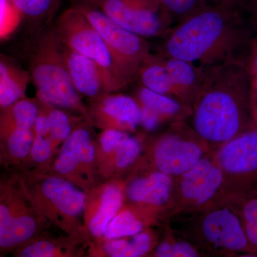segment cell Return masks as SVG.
<instances>
[{
	"label": "cell",
	"mask_w": 257,
	"mask_h": 257,
	"mask_svg": "<svg viewBox=\"0 0 257 257\" xmlns=\"http://www.w3.org/2000/svg\"><path fill=\"white\" fill-rule=\"evenodd\" d=\"M204 71L189 125L212 152L257 125L246 62L229 61Z\"/></svg>",
	"instance_id": "cell-1"
},
{
	"label": "cell",
	"mask_w": 257,
	"mask_h": 257,
	"mask_svg": "<svg viewBox=\"0 0 257 257\" xmlns=\"http://www.w3.org/2000/svg\"><path fill=\"white\" fill-rule=\"evenodd\" d=\"M253 32L234 10L202 6L172 28L162 56L204 69L229 61L246 62Z\"/></svg>",
	"instance_id": "cell-2"
},
{
	"label": "cell",
	"mask_w": 257,
	"mask_h": 257,
	"mask_svg": "<svg viewBox=\"0 0 257 257\" xmlns=\"http://www.w3.org/2000/svg\"><path fill=\"white\" fill-rule=\"evenodd\" d=\"M176 215L183 217V226L172 229L194 243L203 256H257L248 241L239 204L219 202L203 210Z\"/></svg>",
	"instance_id": "cell-3"
},
{
	"label": "cell",
	"mask_w": 257,
	"mask_h": 257,
	"mask_svg": "<svg viewBox=\"0 0 257 257\" xmlns=\"http://www.w3.org/2000/svg\"><path fill=\"white\" fill-rule=\"evenodd\" d=\"M32 47L30 72L39 100L77 113L89 121L87 106L74 87L64 45L55 28L43 30Z\"/></svg>",
	"instance_id": "cell-4"
},
{
	"label": "cell",
	"mask_w": 257,
	"mask_h": 257,
	"mask_svg": "<svg viewBox=\"0 0 257 257\" xmlns=\"http://www.w3.org/2000/svg\"><path fill=\"white\" fill-rule=\"evenodd\" d=\"M25 190L39 211L66 234L87 243L84 226L86 193L58 176L45 171L22 170L17 172Z\"/></svg>",
	"instance_id": "cell-5"
},
{
	"label": "cell",
	"mask_w": 257,
	"mask_h": 257,
	"mask_svg": "<svg viewBox=\"0 0 257 257\" xmlns=\"http://www.w3.org/2000/svg\"><path fill=\"white\" fill-rule=\"evenodd\" d=\"M50 221L39 211L15 172L0 182V250L13 253L42 235Z\"/></svg>",
	"instance_id": "cell-6"
},
{
	"label": "cell",
	"mask_w": 257,
	"mask_h": 257,
	"mask_svg": "<svg viewBox=\"0 0 257 257\" xmlns=\"http://www.w3.org/2000/svg\"><path fill=\"white\" fill-rule=\"evenodd\" d=\"M207 143L182 120L150 144L128 175L144 170L160 171L177 177L211 153Z\"/></svg>",
	"instance_id": "cell-7"
},
{
	"label": "cell",
	"mask_w": 257,
	"mask_h": 257,
	"mask_svg": "<svg viewBox=\"0 0 257 257\" xmlns=\"http://www.w3.org/2000/svg\"><path fill=\"white\" fill-rule=\"evenodd\" d=\"M211 153L224 177L219 202L239 204L257 197V127Z\"/></svg>",
	"instance_id": "cell-8"
},
{
	"label": "cell",
	"mask_w": 257,
	"mask_h": 257,
	"mask_svg": "<svg viewBox=\"0 0 257 257\" xmlns=\"http://www.w3.org/2000/svg\"><path fill=\"white\" fill-rule=\"evenodd\" d=\"M54 28L66 47L94 61L100 67L110 92L130 84L102 37L77 8L72 6L63 12Z\"/></svg>",
	"instance_id": "cell-9"
},
{
	"label": "cell",
	"mask_w": 257,
	"mask_h": 257,
	"mask_svg": "<svg viewBox=\"0 0 257 257\" xmlns=\"http://www.w3.org/2000/svg\"><path fill=\"white\" fill-rule=\"evenodd\" d=\"M72 6L80 11L100 35L128 80L133 82L150 55L148 42L114 21L93 0H74Z\"/></svg>",
	"instance_id": "cell-10"
},
{
	"label": "cell",
	"mask_w": 257,
	"mask_h": 257,
	"mask_svg": "<svg viewBox=\"0 0 257 257\" xmlns=\"http://www.w3.org/2000/svg\"><path fill=\"white\" fill-rule=\"evenodd\" d=\"M92 125L83 119L61 146L45 172L62 177L87 192L101 182L95 163V141Z\"/></svg>",
	"instance_id": "cell-11"
},
{
	"label": "cell",
	"mask_w": 257,
	"mask_h": 257,
	"mask_svg": "<svg viewBox=\"0 0 257 257\" xmlns=\"http://www.w3.org/2000/svg\"><path fill=\"white\" fill-rule=\"evenodd\" d=\"M174 179L170 219L176 214L203 210L220 202L224 177L211 152L191 170Z\"/></svg>",
	"instance_id": "cell-12"
},
{
	"label": "cell",
	"mask_w": 257,
	"mask_h": 257,
	"mask_svg": "<svg viewBox=\"0 0 257 257\" xmlns=\"http://www.w3.org/2000/svg\"><path fill=\"white\" fill-rule=\"evenodd\" d=\"M126 178L101 181L86 192L84 226L90 256H99L106 228L125 201Z\"/></svg>",
	"instance_id": "cell-13"
},
{
	"label": "cell",
	"mask_w": 257,
	"mask_h": 257,
	"mask_svg": "<svg viewBox=\"0 0 257 257\" xmlns=\"http://www.w3.org/2000/svg\"><path fill=\"white\" fill-rule=\"evenodd\" d=\"M108 16L144 37L167 35L172 16L159 0H93Z\"/></svg>",
	"instance_id": "cell-14"
},
{
	"label": "cell",
	"mask_w": 257,
	"mask_h": 257,
	"mask_svg": "<svg viewBox=\"0 0 257 257\" xmlns=\"http://www.w3.org/2000/svg\"><path fill=\"white\" fill-rule=\"evenodd\" d=\"M175 179L160 171L149 170L126 177L124 202L160 218L170 219Z\"/></svg>",
	"instance_id": "cell-15"
},
{
	"label": "cell",
	"mask_w": 257,
	"mask_h": 257,
	"mask_svg": "<svg viewBox=\"0 0 257 257\" xmlns=\"http://www.w3.org/2000/svg\"><path fill=\"white\" fill-rule=\"evenodd\" d=\"M111 93L92 100L87 106L89 123L103 130L134 133L141 120L138 101L130 96Z\"/></svg>",
	"instance_id": "cell-16"
},
{
	"label": "cell",
	"mask_w": 257,
	"mask_h": 257,
	"mask_svg": "<svg viewBox=\"0 0 257 257\" xmlns=\"http://www.w3.org/2000/svg\"><path fill=\"white\" fill-rule=\"evenodd\" d=\"M64 53L71 79L81 95L94 100L104 94L111 93L102 70L94 61L70 50L65 45Z\"/></svg>",
	"instance_id": "cell-17"
},
{
	"label": "cell",
	"mask_w": 257,
	"mask_h": 257,
	"mask_svg": "<svg viewBox=\"0 0 257 257\" xmlns=\"http://www.w3.org/2000/svg\"><path fill=\"white\" fill-rule=\"evenodd\" d=\"M165 59L173 88L174 98L192 109L204 82V69L187 61L170 57Z\"/></svg>",
	"instance_id": "cell-18"
},
{
	"label": "cell",
	"mask_w": 257,
	"mask_h": 257,
	"mask_svg": "<svg viewBox=\"0 0 257 257\" xmlns=\"http://www.w3.org/2000/svg\"><path fill=\"white\" fill-rule=\"evenodd\" d=\"M87 243L72 235L63 237H52L47 234L18 248L16 257H79L84 256Z\"/></svg>",
	"instance_id": "cell-19"
},
{
	"label": "cell",
	"mask_w": 257,
	"mask_h": 257,
	"mask_svg": "<svg viewBox=\"0 0 257 257\" xmlns=\"http://www.w3.org/2000/svg\"><path fill=\"white\" fill-rule=\"evenodd\" d=\"M162 221L157 216L124 202L108 225L102 243L107 240L133 236L157 226Z\"/></svg>",
	"instance_id": "cell-20"
},
{
	"label": "cell",
	"mask_w": 257,
	"mask_h": 257,
	"mask_svg": "<svg viewBox=\"0 0 257 257\" xmlns=\"http://www.w3.org/2000/svg\"><path fill=\"white\" fill-rule=\"evenodd\" d=\"M159 240L158 232L152 226L133 236L104 241L101 244L99 256H149L152 254Z\"/></svg>",
	"instance_id": "cell-21"
},
{
	"label": "cell",
	"mask_w": 257,
	"mask_h": 257,
	"mask_svg": "<svg viewBox=\"0 0 257 257\" xmlns=\"http://www.w3.org/2000/svg\"><path fill=\"white\" fill-rule=\"evenodd\" d=\"M30 72L1 55L0 60V107H8L26 97Z\"/></svg>",
	"instance_id": "cell-22"
},
{
	"label": "cell",
	"mask_w": 257,
	"mask_h": 257,
	"mask_svg": "<svg viewBox=\"0 0 257 257\" xmlns=\"http://www.w3.org/2000/svg\"><path fill=\"white\" fill-rule=\"evenodd\" d=\"M35 139L34 128H15L1 140V163L23 170L30 157Z\"/></svg>",
	"instance_id": "cell-23"
},
{
	"label": "cell",
	"mask_w": 257,
	"mask_h": 257,
	"mask_svg": "<svg viewBox=\"0 0 257 257\" xmlns=\"http://www.w3.org/2000/svg\"><path fill=\"white\" fill-rule=\"evenodd\" d=\"M35 139L31 153L23 170H45L55 158L52 136L46 112L40 105V111L35 126Z\"/></svg>",
	"instance_id": "cell-24"
},
{
	"label": "cell",
	"mask_w": 257,
	"mask_h": 257,
	"mask_svg": "<svg viewBox=\"0 0 257 257\" xmlns=\"http://www.w3.org/2000/svg\"><path fill=\"white\" fill-rule=\"evenodd\" d=\"M40 111L38 99L25 97L8 107L1 109L0 138L15 128H32Z\"/></svg>",
	"instance_id": "cell-25"
},
{
	"label": "cell",
	"mask_w": 257,
	"mask_h": 257,
	"mask_svg": "<svg viewBox=\"0 0 257 257\" xmlns=\"http://www.w3.org/2000/svg\"><path fill=\"white\" fill-rule=\"evenodd\" d=\"M140 105L155 111L164 121L190 115L192 109L183 105L172 96L150 90L148 88H140L137 95Z\"/></svg>",
	"instance_id": "cell-26"
},
{
	"label": "cell",
	"mask_w": 257,
	"mask_h": 257,
	"mask_svg": "<svg viewBox=\"0 0 257 257\" xmlns=\"http://www.w3.org/2000/svg\"><path fill=\"white\" fill-rule=\"evenodd\" d=\"M144 87L154 92L173 96V88L166 67L165 57L150 54L140 67L138 72Z\"/></svg>",
	"instance_id": "cell-27"
},
{
	"label": "cell",
	"mask_w": 257,
	"mask_h": 257,
	"mask_svg": "<svg viewBox=\"0 0 257 257\" xmlns=\"http://www.w3.org/2000/svg\"><path fill=\"white\" fill-rule=\"evenodd\" d=\"M165 234L159 240L151 256L156 257L203 256L202 252L190 241L177 233L168 221L165 223Z\"/></svg>",
	"instance_id": "cell-28"
},
{
	"label": "cell",
	"mask_w": 257,
	"mask_h": 257,
	"mask_svg": "<svg viewBox=\"0 0 257 257\" xmlns=\"http://www.w3.org/2000/svg\"><path fill=\"white\" fill-rule=\"evenodd\" d=\"M39 101L40 105L46 112L47 118H48L51 136H52V147L56 156L62 144L70 136L74 126L84 119L74 121L73 119L66 112L65 109L51 105L44 101L40 100Z\"/></svg>",
	"instance_id": "cell-29"
},
{
	"label": "cell",
	"mask_w": 257,
	"mask_h": 257,
	"mask_svg": "<svg viewBox=\"0 0 257 257\" xmlns=\"http://www.w3.org/2000/svg\"><path fill=\"white\" fill-rule=\"evenodd\" d=\"M15 9L24 18L39 25L49 21L60 0H11Z\"/></svg>",
	"instance_id": "cell-30"
},
{
	"label": "cell",
	"mask_w": 257,
	"mask_h": 257,
	"mask_svg": "<svg viewBox=\"0 0 257 257\" xmlns=\"http://www.w3.org/2000/svg\"><path fill=\"white\" fill-rule=\"evenodd\" d=\"M248 241L257 254V197L239 204Z\"/></svg>",
	"instance_id": "cell-31"
},
{
	"label": "cell",
	"mask_w": 257,
	"mask_h": 257,
	"mask_svg": "<svg viewBox=\"0 0 257 257\" xmlns=\"http://www.w3.org/2000/svg\"><path fill=\"white\" fill-rule=\"evenodd\" d=\"M171 16L177 17L179 20L202 8L200 0H159Z\"/></svg>",
	"instance_id": "cell-32"
},
{
	"label": "cell",
	"mask_w": 257,
	"mask_h": 257,
	"mask_svg": "<svg viewBox=\"0 0 257 257\" xmlns=\"http://www.w3.org/2000/svg\"><path fill=\"white\" fill-rule=\"evenodd\" d=\"M140 108H141L140 125H142L147 131H152L158 127L161 124L165 122V121L155 111L144 106L140 105Z\"/></svg>",
	"instance_id": "cell-33"
},
{
	"label": "cell",
	"mask_w": 257,
	"mask_h": 257,
	"mask_svg": "<svg viewBox=\"0 0 257 257\" xmlns=\"http://www.w3.org/2000/svg\"><path fill=\"white\" fill-rule=\"evenodd\" d=\"M246 64L250 73L257 74V35L256 37H253L251 48L246 59Z\"/></svg>",
	"instance_id": "cell-34"
},
{
	"label": "cell",
	"mask_w": 257,
	"mask_h": 257,
	"mask_svg": "<svg viewBox=\"0 0 257 257\" xmlns=\"http://www.w3.org/2000/svg\"><path fill=\"white\" fill-rule=\"evenodd\" d=\"M248 23L257 35V0H248Z\"/></svg>",
	"instance_id": "cell-35"
}]
</instances>
